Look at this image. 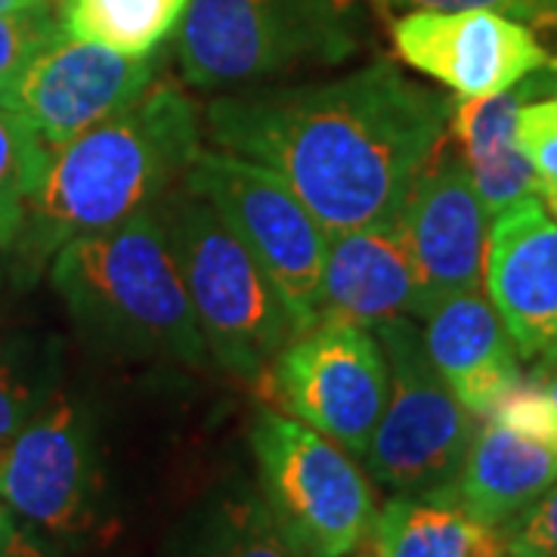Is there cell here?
Wrapping results in <instances>:
<instances>
[{
  "mask_svg": "<svg viewBox=\"0 0 557 557\" xmlns=\"http://www.w3.org/2000/svg\"><path fill=\"white\" fill-rule=\"evenodd\" d=\"M542 205L548 208V214L557 220V183H548V186H542Z\"/></svg>",
  "mask_w": 557,
  "mask_h": 557,
  "instance_id": "836d02e7",
  "label": "cell"
},
{
  "mask_svg": "<svg viewBox=\"0 0 557 557\" xmlns=\"http://www.w3.org/2000/svg\"><path fill=\"white\" fill-rule=\"evenodd\" d=\"M542 94H557L555 62H548L545 69L527 75L502 94L478 100L461 97L449 109V134L471 171L490 218H498L518 201L542 196V180L518 146L520 106Z\"/></svg>",
  "mask_w": 557,
  "mask_h": 557,
  "instance_id": "e0dca14e",
  "label": "cell"
},
{
  "mask_svg": "<svg viewBox=\"0 0 557 557\" xmlns=\"http://www.w3.org/2000/svg\"><path fill=\"white\" fill-rule=\"evenodd\" d=\"M53 7V0H0V10H38Z\"/></svg>",
  "mask_w": 557,
  "mask_h": 557,
  "instance_id": "1f68e13d",
  "label": "cell"
},
{
  "mask_svg": "<svg viewBox=\"0 0 557 557\" xmlns=\"http://www.w3.org/2000/svg\"><path fill=\"white\" fill-rule=\"evenodd\" d=\"M344 557H381V552H379V545H375V539L366 536L362 542H359L357 548H350Z\"/></svg>",
  "mask_w": 557,
  "mask_h": 557,
  "instance_id": "d6a6232c",
  "label": "cell"
},
{
  "mask_svg": "<svg viewBox=\"0 0 557 557\" xmlns=\"http://www.w3.org/2000/svg\"><path fill=\"white\" fill-rule=\"evenodd\" d=\"M502 533L505 557H557V480Z\"/></svg>",
  "mask_w": 557,
  "mask_h": 557,
  "instance_id": "484cf974",
  "label": "cell"
},
{
  "mask_svg": "<svg viewBox=\"0 0 557 557\" xmlns=\"http://www.w3.org/2000/svg\"><path fill=\"white\" fill-rule=\"evenodd\" d=\"M0 557H47L35 539H28L22 530L10 527L3 536H0Z\"/></svg>",
  "mask_w": 557,
  "mask_h": 557,
  "instance_id": "f1b7e54d",
  "label": "cell"
},
{
  "mask_svg": "<svg viewBox=\"0 0 557 557\" xmlns=\"http://www.w3.org/2000/svg\"><path fill=\"white\" fill-rule=\"evenodd\" d=\"M260 498L304 557H344L369 536L379 498L347 449L298 418L260 409L251 424Z\"/></svg>",
  "mask_w": 557,
  "mask_h": 557,
  "instance_id": "8992f818",
  "label": "cell"
},
{
  "mask_svg": "<svg viewBox=\"0 0 557 557\" xmlns=\"http://www.w3.org/2000/svg\"><path fill=\"white\" fill-rule=\"evenodd\" d=\"M369 536L381 557H505V533L471 518L453 486L384 502Z\"/></svg>",
  "mask_w": 557,
  "mask_h": 557,
  "instance_id": "d6986e66",
  "label": "cell"
},
{
  "mask_svg": "<svg viewBox=\"0 0 557 557\" xmlns=\"http://www.w3.org/2000/svg\"><path fill=\"white\" fill-rule=\"evenodd\" d=\"M533 379H536L557 403V347H552V350H545V354H542V362L533 369Z\"/></svg>",
  "mask_w": 557,
  "mask_h": 557,
  "instance_id": "f546056e",
  "label": "cell"
},
{
  "mask_svg": "<svg viewBox=\"0 0 557 557\" xmlns=\"http://www.w3.org/2000/svg\"><path fill=\"white\" fill-rule=\"evenodd\" d=\"M399 317L424 319V295L416 260L397 223L332 233L322 270L319 319L375 329Z\"/></svg>",
  "mask_w": 557,
  "mask_h": 557,
  "instance_id": "9a60e30c",
  "label": "cell"
},
{
  "mask_svg": "<svg viewBox=\"0 0 557 557\" xmlns=\"http://www.w3.org/2000/svg\"><path fill=\"white\" fill-rule=\"evenodd\" d=\"M518 146L542 186L557 183V94L523 102L518 112Z\"/></svg>",
  "mask_w": 557,
  "mask_h": 557,
  "instance_id": "d4e9b609",
  "label": "cell"
},
{
  "mask_svg": "<svg viewBox=\"0 0 557 557\" xmlns=\"http://www.w3.org/2000/svg\"><path fill=\"white\" fill-rule=\"evenodd\" d=\"M453 102L375 62L325 84L267 87L205 109L218 149L267 164L332 233L397 223L449 131Z\"/></svg>",
  "mask_w": 557,
  "mask_h": 557,
  "instance_id": "6da1fadb",
  "label": "cell"
},
{
  "mask_svg": "<svg viewBox=\"0 0 557 557\" xmlns=\"http://www.w3.org/2000/svg\"><path fill=\"white\" fill-rule=\"evenodd\" d=\"M539 7V25L557 28V0H536Z\"/></svg>",
  "mask_w": 557,
  "mask_h": 557,
  "instance_id": "4dcf8cb0",
  "label": "cell"
},
{
  "mask_svg": "<svg viewBox=\"0 0 557 557\" xmlns=\"http://www.w3.org/2000/svg\"><path fill=\"white\" fill-rule=\"evenodd\" d=\"M263 381L285 416L362 458L387 406L391 369L372 329L319 319L282 347Z\"/></svg>",
  "mask_w": 557,
  "mask_h": 557,
  "instance_id": "9c48e42d",
  "label": "cell"
},
{
  "mask_svg": "<svg viewBox=\"0 0 557 557\" xmlns=\"http://www.w3.org/2000/svg\"><path fill=\"white\" fill-rule=\"evenodd\" d=\"M397 226L416 260L424 317L440 300L486 285L490 211L449 131L418 174Z\"/></svg>",
  "mask_w": 557,
  "mask_h": 557,
  "instance_id": "7c38bea8",
  "label": "cell"
},
{
  "mask_svg": "<svg viewBox=\"0 0 557 557\" xmlns=\"http://www.w3.org/2000/svg\"><path fill=\"white\" fill-rule=\"evenodd\" d=\"M183 183L218 211L258 260L298 322V335L307 332L319 319L322 270L332 239L317 214L276 171L223 149H201Z\"/></svg>",
  "mask_w": 557,
  "mask_h": 557,
  "instance_id": "ba28073f",
  "label": "cell"
},
{
  "mask_svg": "<svg viewBox=\"0 0 557 557\" xmlns=\"http://www.w3.org/2000/svg\"><path fill=\"white\" fill-rule=\"evenodd\" d=\"M7 511L50 536H84L97 518V456L87 418L57 397L40 406L0 456Z\"/></svg>",
  "mask_w": 557,
  "mask_h": 557,
  "instance_id": "8fae6325",
  "label": "cell"
},
{
  "mask_svg": "<svg viewBox=\"0 0 557 557\" xmlns=\"http://www.w3.org/2000/svg\"><path fill=\"white\" fill-rule=\"evenodd\" d=\"M199 152L196 102L177 84L152 81L119 115L50 156L22 230L28 251L53 255L65 242L156 208L186 180Z\"/></svg>",
  "mask_w": 557,
  "mask_h": 557,
  "instance_id": "7a4b0ae2",
  "label": "cell"
},
{
  "mask_svg": "<svg viewBox=\"0 0 557 557\" xmlns=\"http://www.w3.org/2000/svg\"><path fill=\"white\" fill-rule=\"evenodd\" d=\"M53 285L84 335L112 354L201 366L208 347L159 205L62 245Z\"/></svg>",
  "mask_w": 557,
  "mask_h": 557,
  "instance_id": "3957f363",
  "label": "cell"
},
{
  "mask_svg": "<svg viewBox=\"0 0 557 557\" xmlns=\"http://www.w3.org/2000/svg\"><path fill=\"white\" fill-rule=\"evenodd\" d=\"M189 0H69L65 35L94 40L124 57H152L183 20Z\"/></svg>",
  "mask_w": 557,
  "mask_h": 557,
  "instance_id": "ffe728a7",
  "label": "cell"
},
{
  "mask_svg": "<svg viewBox=\"0 0 557 557\" xmlns=\"http://www.w3.org/2000/svg\"><path fill=\"white\" fill-rule=\"evenodd\" d=\"M486 292L520 357L557 347V220L539 196L490 226Z\"/></svg>",
  "mask_w": 557,
  "mask_h": 557,
  "instance_id": "5bb4252c",
  "label": "cell"
},
{
  "mask_svg": "<svg viewBox=\"0 0 557 557\" xmlns=\"http://www.w3.org/2000/svg\"><path fill=\"white\" fill-rule=\"evenodd\" d=\"M161 223L208 354L239 379H263L298 322L218 211L186 183L159 201Z\"/></svg>",
  "mask_w": 557,
  "mask_h": 557,
  "instance_id": "277c9868",
  "label": "cell"
},
{
  "mask_svg": "<svg viewBox=\"0 0 557 557\" xmlns=\"http://www.w3.org/2000/svg\"><path fill=\"white\" fill-rule=\"evenodd\" d=\"M375 335L387 357L391 391L362 456L366 474L394 496H421L453 486L480 418L449 391L412 319H387L375 325Z\"/></svg>",
  "mask_w": 557,
  "mask_h": 557,
  "instance_id": "52a82bcc",
  "label": "cell"
},
{
  "mask_svg": "<svg viewBox=\"0 0 557 557\" xmlns=\"http://www.w3.org/2000/svg\"><path fill=\"white\" fill-rule=\"evenodd\" d=\"M50 156L7 106H0V248L20 239Z\"/></svg>",
  "mask_w": 557,
  "mask_h": 557,
  "instance_id": "44dd1931",
  "label": "cell"
},
{
  "mask_svg": "<svg viewBox=\"0 0 557 557\" xmlns=\"http://www.w3.org/2000/svg\"><path fill=\"white\" fill-rule=\"evenodd\" d=\"M384 3H412L421 10H440V13H456V10H496L511 20L539 25L536 0H384Z\"/></svg>",
  "mask_w": 557,
  "mask_h": 557,
  "instance_id": "83f0119b",
  "label": "cell"
},
{
  "mask_svg": "<svg viewBox=\"0 0 557 557\" xmlns=\"http://www.w3.org/2000/svg\"><path fill=\"white\" fill-rule=\"evenodd\" d=\"M557 480V446L480 418L465 465L453 483L456 502L480 523L505 530Z\"/></svg>",
  "mask_w": 557,
  "mask_h": 557,
  "instance_id": "ac0fdd59",
  "label": "cell"
},
{
  "mask_svg": "<svg viewBox=\"0 0 557 557\" xmlns=\"http://www.w3.org/2000/svg\"><path fill=\"white\" fill-rule=\"evenodd\" d=\"M486 418H496L518 434L557 446V403L533 375H523Z\"/></svg>",
  "mask_w": 557,
  "mask_h": 557,
  "instance_id": "cb8c5ba5",
  "label": "cell"
},
{
  "mask_svg": "<svg viewBox=\"0 0 557 557\" xmlns=\"http://www.w3.org/2000/svg\"><path fill=\"white\" fill-rule=\"evenodd\" d=\"M421 335L431 362L474 418L493 416L523 379L518 347L483 288L440 300L424 317Z\"/></svg>",
  "mask_w": 557,
  "mask_h": 557,
  "instance_id": "2e32d148",
  "label": "cell"
},
{
  "mask_svg": "<svg viewBox=\"0 0 557 557\" xmlns=\"http://www.w3.org/2000/svg\"><path fill=\"white\" fill-rule=\"evenodd\" d=\"M199 557H304L278 530L263 498L223 502L201 536Z\"/></svg>",
  "mask_w": 557,
  "mask_h": 557,
  "instance_id": "7402d4cb",
  "label": "cell"
},
{
  "mask_svg": "<svg viewBox=\"0 0 557 557\" xmlns=\"http://www.w3.org/2000/svg\"><path fill=\"white\" fill-rule=\"evenodd\" d=\"M152 57H124L94 40L62 35L0 97L38 137L47 156L119 115L152 84Z\"/></svg>",
  "mask_w": 557,
  "mask_h": 557,
  "instance_id": "30bf717a",
  "label": "cell"
},
{
  "mask_svg": "<svg viewBox=\"0 0 557 557\" xmlns=\"http://www.w3.org/2000/svg\"><path fill=\"white\" fill-rule=\"evenodd\" d=\"M359 40L357 0H189L177 57L186 84L226 90L338 65Z\"/></svg>",
  "mask_w": 557,
  "mask_h": 557,
  "instance_id": "5b68a950",
  "label": "cell"
},
{
  "mask_svg": "<svg viewBox=\"0 0 557 557\" xmlns=\"http://www.w3.org/2000/svg\"><path fill=\"white\" fill-rule=\"evenodd\" d=\"M38 409V391L32 379L16 366V359L0 350V456Z\"/></svg>",
  "mask_w": 557,
  "mask_h": 557,
  "instance_id": "4316f807",
  "label": "cell"
},
{
  "mask_svg": "<svg viewBox=\"0 0 557 557\" xmlns=\"http://www.w3.org/2000/svg\"><path fill=\"white\" fill-rule=\"evenodd\" d=\"M13 527V520H10V511H7V505H3V498H0V536L7 533Z\"/></svg>",
  "mask_w": 557,
  "mask_h": 557,
  "instance_id": "e575fe53",
  "label": "cell"
},
{
  "mask_svg": "<svg viewBox=\"0 0 557 557\" xmlns=\"http://www.w3.org/2000/svg\"><path fill=\"white\" fill-rule=\"evenodd\" d=\"M65 35L53 7L38 10H0V97H7L22 72Z\"/></svg>",
  "mask_w": 557,
  "mask_h": 557,
  "instance_id": "603a6c76",
  "label": "cell"
},
{
  "mask_svg": "<svg viewBox=\"0 0 557 557\" xmlns=\"http://www.w3.org/2000/svg\"><path fill=\"white\" fill-rule=\"evenodd\" d=\"M394 47L465 100L502 94L552 62L527 22L496 10H418L394 25Z\"/></svg>",
  "mask_w": 557,
  "mask_h": 557,
  "instance_id": "4fadbf2b",
  "label": "cell"
}]
</instances>
